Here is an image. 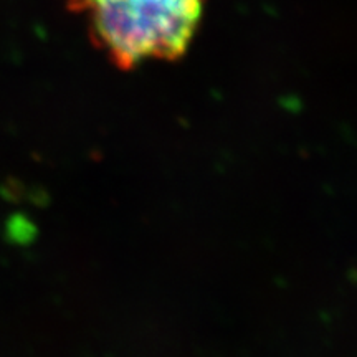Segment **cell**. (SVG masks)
<instances>
[{"instance_id":"cell-1","label":"cell","mask_w":357,"mask_h":357,"mask_svg":"<svg viewBox=\"0 0 357 357\" xmlns=\"http://www.w3.org/2000/svg\"><path fill=\"white\" fill-rule=\"evenodd\" d=\"M205 0H71L91 38L121 68L184 55Z\"/></svg>"}]
</instances>
